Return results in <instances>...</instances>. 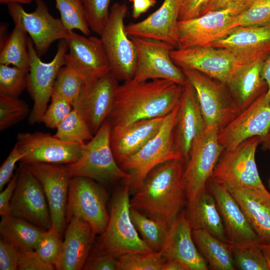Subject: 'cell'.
Returning a JSON list of instances; mask_svg holds the SVG:
<instances>
[{
    "label": "cell",
    "instance_id": "obj_1",
    "mask_svg": "<svg viewBox=\"0 0 270 270\" xmlns=\"http://www.w3.org/2000/svg\"><path fill=\"white\" fill-rule=\"evenodd\" d=\"M184 89V86L166 80L124 81L116 90L107 120L112 127H115L164 116L176 108Z\"/></svg>",
    "mask_w": 270,
    "mask_h": 270
},
{
    "label": "cell",
    "instance_id": "obj_2",
    "mask_svg": "<svg viewBox=\"0 0 270 270\" xmlns=\"http://www.w3.org/2000/svg\"><path fill=\"white\" fill-rule=\"evenodd\" d=\"M182 158L158 166L147 175L130 200V208L161 221L169 228L180 214L186 198Z\"/></svg>",
    "mask_w": 270,
    "mask_h": 270
},
{
    "label": "cell",
    "instance_id": "obj_3",
    "mask_svg": "<svg viewBox=\"0 0 270 270\" xmlns=\"http://www.w3.org/2000/svg\"><path fill=\"white\" fill-rule=\"evenodd\" d=\"M130 188L128 184L114 192L110 218L100 241V254L115 257L129 253L154 252L142 240L130 217Z\"/></svg>",
    "mask_w": 270,
    "mask_h": 270
},
{
    "label": "cell",
    "instance_id": "obj_4",
    "mask_svg": "<svg viewBox=\"0 0 270 270\" xmlns=\"http://www.w3.org/2000/svg\"><path fill=\"white\" fill-rule=\"evenodd\" d=\"M178 102L174 110L165 116L158 132L135 154L120 164L130 176L126 183L130 193H135L142 185L148 173L167 161L182 158L174 142L173 130Z\"/></svg>",
    "mask_w": 270,
    "mask_h": 270
},
{
    "label": "cell",
    "instance_id": "obj_5",
    "mask_svg": "<svg viewBox=\"0 0 270 270\" xmlns=\"http://www.w3.org/2000/svg\"><path fill=\"white\" fill-rule=\"evenodd\" d=\"M111 130L112 126L106 120L93 138L82 144L80 158L66 165L72 177L84 176L104 183L129 178L114 154L110 142Z\"/></svg>",
    "mask_w": 270,
    "mask_h": 270
},
{
    "label": "cell",
    "instance_id": "obj_6",
    "mask_svg": "<svg viewBox=\"0 0 270 270\" xmlns=\"http://www.w3.org/2000/svg\"><path fill=\"white\" fill-rule=\"evenodd\" d=\"M127 12L125 4H114L100 36L110 72L118 80L124 82L134 78L137 59L136 46L126 31L124 19Z\"/></svg>",
    "mask_w": 270,
    "mask_h": 270
},
{
    "label": "cell",
    "instance_id": "obj_7",
    "mask_svg": "<svg viewBox=\"0 0 270 270\" xmlns=\"http://www.w3.org/2000/svg\"><path fill=\"white\" fill-rule=\"evenodd\" d=\"M194 88L207 126L223 128L240 112L226 84L200 72L182 69Z\"/></svg>",
    "mask_w": 270,
    "mask_h": 270
},
{
    "label": "cell",
    "instance_id": "obj_8",
    "mask_svg": "<svg viewBox=\"0 0 270 270\" xmlns=\"http://www.w3.org/2000/svg\"><path fill=\"white\" fill-rule=\"evenodd\" d=\"M262 137L248 138L232 150H224L210 178L222 185L268 190L260 178L256 162V148Z\"/></svg>",
    "mask_w": 270,
    "mask_h": 270
},
{
    "label": "cell",
    "instance_id": "obj_9",
    "mask_svg": "<svg viewBox=\"0 0 270 270\" xmlns=\"http://www.w3.org/2000/svg\"><path fill=\"white\" fill-rule=\"evenodd\" d=\"M30 67L26 88L32 98L34 104L29 115L30 124L42 122L43 115L51 99L53 87L60 68L65 65L68 51L64 40H61L55 56L48 62L41 60L30 38H28Z\"/></svg>",
    "mask_w": 270,
    "mask_h": 270
},
{
    "label": "cell",
    "instance_id": "obj_10",
    "mask_svg": "<svg viewBox=\"0 0 270 270\" xmlns=\"http://www.w3.org/2000/svg\"><path fill=\"white\" fill-rule=\"evenodd\" d=\"M108 196L94 180L84 176L72 177L68 188L66 220L72 217L87 222L95 234H102L110 218L106 209Z\"/></svg>",
    "mask_w": 270,
    "mask_h": 270
},
{
    "label": "cell",
    "instance_id": "obj_11",
    "mask_svg": "<svg viewBox=\"0 0 270 270\" xmlns=\"http://www.w3.org/2000/svg\"><path fill=\"white\" fill-rule=\"evenodd\" d=\"M218 131L215 126H208L192 142L184 172L188 201L206 186L224 150L218 141Z\"/></svg>",
    "mask_w": 270,
    "mask_h": 270
},
{
    "label": "cell",
    "instance_id": "obj_12",
    "mask_svg": "<svg viewBox=\"0 0 270 270\" xmlns=\"http://www.w3.org/2000/svg\"><path fill=\"white\" fill-rule=\"evenodd\" d=\"M136 50V64L134 78L137 82L166 80L184 86L186 77L170 58L174 48L164 42L146 38L130 37Z\"/></svg>",
    "mask_w": 270,
    "mask_h": 270
},
{
    "label": "cell",
    "instance_id": "obj_13",
    "mask_svg": "<svg viewBox=\"0 0 270 270\" xmlns=\"http://www.w3.org/2000/svg\"><path fill=\"white\" fill-rule=\"evenodd\" d=\"M34 11L28 12L18 4H8L9 14L15 24L28 34L39 56L46 54L56 40H65L69 32L60 19L54 18L42 0H36Z\"/></svg>",
    "mask_w": 270,
    "mask_h": 270
},
{
    "label": "cell",
    "instance_id": "obj_14",
    "mask_svg": "<svg viewBox=\"0 0 270 270\" xmlns=\"http://www.w3.org/2000/svg\"><path fill=\"white\" fill-rule=\"evenodd\" d=\"M10 214L23 218L45 230L52 226L43 188L25 164L18 172L16 186L10 202Z\"/></svg>",
    "mask_w": 270,
    "mask_h": 270
},
{
    "label": "cell",
    "instance_id": "obj_15",
    "mask_svg": "<svg viewBox=\"0 0 270 270\" xmlns=\"http://www.w3.org/2000/svg\"><path fill=\"white\" fill-rule=\"evenodd\" d=\"M170 55L181 69L195 70L225 84L243 64L230 51L212 46L174 48Z\"/></svg>",
    "mask_w": 270,
    "mask_h": 270
},
{
    "label": "cell",
    "instance_id": "obj_16",
    "mask_svg": "<svg viewBox=\"0 0 270 270\" xmlns=\"http://www.w3.org/2000/svg\"><path fill=\"white\" fill-rule=\"evenodd\" d=\"M240 12L232 8L210 11L196 18L178 22V47L185 49L212 46L232 30Z\"/></svg>",
    "mask_w": 270,
    "mask_h": 270
},
{
    "label": "cell",
    "instance_id": "obj_17",
    "mask_svg": "<svg viewBox=\"0 0 270 270\" xmlns=\"http://www.w3.org/2000/svg\"><path fill=\"white\" fill-rule=\"evenodd\" d=\"M24 155L23 164H70L80 157L82 144L62 141L42 132H21L16 144Z\"/></svg>",
    "mask_w": 270,
    "mask_h": 270
},
{
    "label": "cell",
    "instance_id": "obj_18",
    "mask_svg": "<svg viewBox=\"0 0 270 270\" xmlns=\"http://www.w3.org/2000/svg\"><path fill=\"white\" fill-rule=\"evenodd\" d=\"M64 40L68 50L65 65L74 69L84 84L111 72L100 37H87L70 31Z\"/></svg>",
    "mask_w": 270,
    "mask_h": 270
},
{
    "label": "cell",
    "instance_id": "obj_19",
    "mask_svg": "<svg viewBox=\"0 0 270 270\" xmlns=\"http://www.w3.org/2000/svg\"><path fill=\"white\" fill-rule=\"evenodd\" d=\"M118 85V80L112 72L84 84L72 106L94 135L111 112Z\"/></svg>",
    "mask_w": 270,
    "mask_h": 270
},
{
    "label": "cell",
    "instance_id": "obj_20",
    "mask_svg": "<svg viewBox=\"0 0 270 270\" xmlns=\"http://www.w3.org/2000/svg\"><path fill=\"white\" fill-rule=\"evenodd\" d=\"M26 165L43 188L48 206L52 226L62 234L66 222L68 188L72 178L66 166L46 163Z\"/></svg>",
    "mask_w": 270,
    "mask_h": 270
},
{
    "label": "cell",
    "instance_id": "obj_21",
    "mask_svg": "<svg viewBox=\"0 0 270 270\" xmlns=\"http://www.w3.org/2000/svg\"><path fill=\"white\" fill-rule=\"evenodd\" d=\"M266 92L218 131V141L224 150L234 149L248 138L266 134L270 128V106L265 99Z\"/></svg>",
    "mask_w": 270,
    "mask_h": 270
},
{
    "label": "cell",
    "instance_id": "obj_22",
    "mask_svg": "<svg viewBox=\"0 0 270 270\" xmlns=\"http://www.w3.org/2000/svg\"><path fill=\"white\" fill-rule=\"evenodd\" d=\"M206 127L194 90L187 80L178 102L173 130L176 148L185 162L193 141Z\"/></svg>",
    "mask_w": 270,
    "mask_h": 270
},
{
    "label": "cell",
    "instance_id": "obj_23",
    "mask_svg": "<svg viewBox=\"0 0 270 270\" xmlns=\"http://www.w3.org/2000/svg\"><path fill=\"white\" fill-rule=\"evenodd\" d=\"M206 186L216 200L228 244L233 246L260 244L258 234L228 190L210 178Z\"/></svg>",
    "mask_w": 270,
    "mask_h": 270
},
{
    "label": "cell",
    "instance_id": "obj_24",
    "mask_svg": "<svg viewBox=\"0 0 270 270\" xmlns=\"http://www.w3.org/2000/svg\"><path fill=\"white\" fill-rule=\"evenodd\" d=\"M182 0H164L156 12L144 20L126 26L130 37L156 40L174 48L178 47V14Z\"/></svg>",
    "mask_w": 270,
    "mask_h": 270
},
{
    "label": "cell",
    "instance_id": "obj_25",
    "mask_svg": "<svg viewBox=\"0 0 270 270\" xmlns=\"http://www.w3.org/2000/svg\"><path fill=\"white\" fill-rule=\"evenodd\" d=\"M212 46L230 51L242 64L265 59L270 53V25L236 27Z\"/></svg>",
    "mask_w": 270,
    "mask_h": 270
},
{
    "label": "cell",
    "instance_id": "obj_26",
    "mask_svg": "<svg viewBox=\"0 0 270 270\" xmlns=\"http://www.w3.org/2000/svg\"><path fill=\"white\" fill-rule=\"evenodd\" d=\"M166 116L112 127L110 146L119 165L138 152L158 132Z\"/></svg>",
    "mask_w": 270,
    "mask_h": 270
},
{
    "label": "cell",
    "instance_id": "obj_27",
    "mask_svg": "<svg viewBox=\"0 0 270 270\" xmlns=\"http://www.w3.org/2000/svg\"><path fill=\"white\" fill-rule=\"evenodd\" d=\"M94 235L89 224L78 218H72L68 222L64 238L54 264L55 269H83Z\"/></svg>",
    "mask_w": 270,
    "mask_h": 270
},
{
    "label": "cell",
    "instance_id": "obj_28",
    "mask_svg": "<svg viewBox=\"0 0 270 270\" xmlns=\"http://www.w3.org/2000/svg\"><path fill=\"white\" fill-rule=\"evenodd\" d=\"M237 202L260 244L270 242V193L253 188L224 185Z\"/></svg>",
    "mask_w": 270,
    "mask_h": 270
},
{
    "label": "cell",
    "instance_id": "obj_29",
    "mask_svg": "<svg viewBox=\"0 0 270 270\" xmlns=\"http://www.w3.org/2000/svg\"><path fill=\"white\" fill-rule=\"evenodd\" d=\"M192 231L185 212H182L169 228L161 252L166 260H179L190 270H207L206 262L195 246Z\"/></svg>",
    "mask_w": 270,
    "mask_h": 270
},
{
    "label": "cell",
    "instance_id": "obj_30",
    "mask_svg": "<svg viewBox=\"0 0 270 270\" xmlns=\"http://www.w3.org/2000/svg\"><path fill=\"white\" fill-rule=\"evenodd\" d=\"M264 60L242 64L226 83L240 112L267 92L268 86L262 75Z\"/></svg>",
    "mask_w": 270,
    "mask_h": 270
},
{
    "label": "cell",
    "instance_id": "obj_31",
    "mask_svg": "<svg viewBox=\"0 0 270 270\" xmlns=\"http://www.w3.org/2000/svg\"><path fill=\"white\" fill-rule=\"evenodd\" d=\"M184 212L192 230H204L228 244L216 200L206 185L194 199L188 201Z\"/></svg>",
    "mask_w": 270,
    "mask_h": 270
},
{
    "label": "cell",
    "instance_id": "obj_32",
    "mask_svg": "<svg viewBox=\"0 0 270 270\" xmlns=\"http://www.w3.org/2000/svg\"><path fill=\"white\" fill-rule=\"evenodd\" d=\"M46 230L18 217L2 216L0 238L20 252L35 250Z\"/></svg>",
    "mask_w": 270,
    "mask_h": 270
},
{
    "label": "cell",
    "instance_id": "obj_33",
    "mask_svg": "<svg viewBox=\"0 0 270 270\" xmlns=\"http://www.w3.org/2000/svg\"><path fill=\"white\" fill-rule=\"evenodd\" d=\"M195 244L214 270H235L232 245L218 239L204 230H192Z\"/></svg>",
    "mask_w": 270,
    "mask_h": 270
},
{
    "label": "cell",
    "instance_id": "obj_34",
    "mask_svg": "<svg viewBox=\"0 0 270 270\" xmlns=\"http://www.w3.org/2000/svg\"><path fill=\"white\" fill-rule=\"evenodd\" d=\"M26 34L20 26L14 25L12 31L0 46V64L29 69Z\"/></svg>",
    "mask_w": 270,
    "mask_h": 270
},
{
    "label": "cell",
    "instance_id": "obj_35",
    "mask_svg": "<svg viewBox=\"0 0 270 270\" xmlns=\"http://www.w3.org/2000/svg\"><path fill=\"white\" fill-rule=\"evenodd\" d=\"M132 222L142 240L154 252L162 248L168 232V228L163 222L146 216L130 208Z\"/></svg>",
    "mask_w": 270,
    "mask_h": 270
},
{
    "label": "cell",
    "instance_id": "obj_36",
    "mask_svg": "<svg viewBox=\"0 0 270 270\" xmlns=\"http://www.w3.org/2000/svg\"><path fill=\"white\" fill-rule=\"evenodd\" d=\"M56 129L54 135L56 138L71 143L83 144L94 136L83 118L73 108Z\"/></svg>",
    "mask_w": 270,
    "mask_h": 270
},
{
    "label": "cell",
    "instance_id": "obj_37",
    "mask_svg": "<svg viewBox=\"0 0 270 270\" xmlns=\"http://www.w3.org/2000/svg\"><path fill=\"white\" fill-rule=\"evenodd\" d=\"M55 2L60 12V19L68 31L78 30L86 36L90 34L91 30L82 0H55Z\"/></svg>",
    "mask_w": 270,
    "mask_h": 270
},
{
    "label": "cell",
    "instance_id": "obj_38",
    "mask_svg": "<svg viewBox=\"0 0 270 270\" xmlns=\"http://www.w3.org/2000/svg\"><path fill=\"white\" fill-rule=\"evenodd\" d=\"M84 84L77 72L72 68L64 65L58 73L51 98H62L72 106Z\"/></svg>",
    "mask_w": 270,
    "mask_h": 270
},
{
    "label": "cell",
    "instance_id": "obj_39",
    "mask_svg": "<svg viewBox=\"0 0 270 270\" xmlns=\"http://www.w3.org/2000/svg\"><path fill=\"white\" fill-rule=\"evenodd\" d=\"M258 242L232 245L235 268L241 270H268Z\"/></svg>",
    "mask_w": 270,
    "mask_h": 270
},
{
    "label": "cell",
    "instance_id": "obj_40",
    "mask_svg": "<svg viewBox=\"0 0 270 270\" xmlns=\"http://www.w3.org/2000/svg\"><path fill=\"white\" fill-rule=\"evenodd\" d=\"M118 270H162L166 259L160 251L129 253L117 258Z\"/></svg>",
    "mask_w": 270,
    "mask_h": 270
},
{
    "label": "cell",
    "instance_id": "obj_41",
    "mask_svg": "<svg viewBox=\"0 0 270 270\" xmlns=\"http://www.w3.org/2000/svg\"><path fill=\"white\" fill-rule=\"evenodd\" d=\"M270 25V0H254L234 18L231 28L237 26H264Z\"/></svg>",
    "mask_w": 270,
    "mask_h": 270
},
{
    "label": "cell",
    "instance_id": "obj_42",
    "mask_svg": "<svg viewBox=\"0 0 270 270\" xmlns=\"http://www.w3.org/2000/svg\"><path fill=\"white\" fill-rule=\"evenodd\" d=\"M28 68L0 64V94L18 98L27 86Z\"/></svg>",
    "mask_w": 270,
    "mask_h": 270
},
{
    "label": "cell",
    "instance_id": "obj_43",
    "mask_svg": "<svg viewBox=\"0 0 270 270\" xmlns=\"http://www.w3.org/2000/svg\"><path fill=\"white\" fill-rule=\"evenodd\" d=\"M30 112L27 104L18 98L0 94V131L20 122Z\"/></svg>",
    "mask_w": 270,
    "mask_h": 270
},
{
    "label": "cell",
    "instance_id": "obj_44",
    "mask_svg": "<svg viewBox=\"0 0 270 270\" xmlns=\"http://www.w3.org/2000/svg\"><path fill=\"white\" fill-rule=\"evenodd\" d=\"M91 30L100 36L108 19L111 0H82Z\"/></svg>",
    "mask_w": 270,
    "mask_h": 270
},
{
    "label": "cell",
    "instance_id": "obj_45",
    "mask_svg": "<svg viewBox=\"0 0 270 270\" xmlns=\"http://www.w3.org/2000/svg\"><path fill=\"white\" fill-rule=\"evenodd\" d=\"M61 236L62 234L52 226L44 232L35 250L38 256L44 262L54 265L62 244Z\"/></svg>",
    "mask_w": 270,
    "mask_h": 270
},
{
    "label": "cell",
    "instance_id": "obj_46",
    "mask_svg": "<svg viewBox=\"0 0 270 270\" xmlns=\"http://www.w3.org/2000/svg\"><path fill=\"white\" fill-rule=\"evenodd\" d=\"M72 105L64 100L58 98H51L42 122L50 128H56L72 110Z\"/></svg>",
    "mask_w": 270,
    "mask_h": 270
},
{
    "label": "cell",
    "instance_id": "obj_47",
    "mask_svg": "<svg viewBox=\"0 0 270 270\" xmlns=\"http://www.w3.org/2000/svg\"><path fill=\"white\" fill-rule=\"evenodd\" d=\"M213 0H182L178 21L199 17L208 12Z\"/></svg>",
    "mask_w": 270,
    "mask_h": 270
},
{
    "label": "cell",
    "instance_id": "obj_48",
    "mask_svg": "<svg viewBox=\"0 0 270 270\" xmlns=\"http://www.w3.org/2000/svg\"><path fill=\"white\" fill-rule=\"evenodd\" d=\"M24 155L15 144L14 147L0 168V190L4 189L6 185L13 177V172L18 161L22 160Z\"/></svg>",
    "mask_w": 270,
    "mask_h": 270
},
{
    "label": "cell",
    "instance_id": "obj_49",
    "mask_svg": "<svg viewBox=\"0 0 270 270\" xmlns=\"http://www.w3.org/2000/svg\"><path fill=\"white\" fill-rule=\"evenodd\" d=\"M54 264L44 262L36 254L35 250L20 252L18 264L19 270H53Z\"/></svg>",
    "mask_w": 270,
    "mask_h": 270
},
{
    "label": "cell",
    "instance_id": "obj_50",
    "mask_svg": "<svg viewBox=\"0 0 270 270\" xmlns=\"http://www.w3.org/2000/svg\"><path fill=\"white\" fill-rule=\"evenodd\" d=\"M20 252L2 238L0 240V270H16Z\"/></svg>",
    "mask_w": 270,
    "mask_h": 270
},
{
    "label": "cell",
    "instance_id": "obj_51",
    "mask_svg": "<svg viewBox=\"0 0 270 270\" xmlns=\"http://www.w3.org/2000/svg\"><path fill=\"white\" fill-rule=\"evenodd\" d=\"M118 259L113 256L100 254L88 260L83 268L86 270H118Z\"/></svg>",
    "mask_w": 270,
    "mask_h": 270
},
{
    "label": "cell",
    "instance_id": "obj_52",
    "mask_svg": "<svg viewBox=\"0 0 270 270\" xmlns=\"http://www.w3.org/2000/svg\"><path fill=\"white\" fill-rule=\"evenodd\" d=\"M18 172L12 178L6 187L0 193V214L3 216L10 214V206L18 180Z\"/></svg>",
    "mask_w": 270,
    "mask_h": 270
},
{
    "label": "cell",
    "instance_id": "obj_53",
    "mask_svg": "<svg viewBox=\"0 0 270 270\" xmlns=\"http://www.w3.org/2000/svg\"><path fill=\"white\" fill-rule=\"evenodd\" d=\"M254 0H213L208 12L227 8H232L242 12Z\"/></svg>",
    "mask_w": 270,
    "mask_h": 270
},
{
    "label": "cell",
    "instance_id": "obj_54",
    "mask_svg": "<svg viewBox=\"0 0 270 270\" xmlns=\"http://www.w3.org/2000/svg\"><path fill=\"white\" fill-rule=\"evenodd\" d=\"M130 1L132 2V16L135 19L147 12L156 2V0H130Z\"/></svg>",
    "mask_w": 270,
    "mask_h": 270
},
{
    "label": "cell",
    "instance_id": "obj_55",
    "mask_svg": "<svg viewBox=\"0 0 270 270\" xmlns=\"http://www.w3.org/2000/svg\"><path fill=\"white\" fill-rule=\"evenodd\" d=\"M262 75L268 86V90L265 94V99L268 104L270 106V53L264 60Z\"/></svg>",
    "mask_w": 270,
    "mask_h": 270
},
{
    "label": "cell",
    "instance_id": "obj_56",
    "mask_svg": "<svg viewBox=\"0 0 270 270\" xmlns=\"http://www.w3.org/2000/svg\"><path fill=\"white\" fill-rule=\"evenodd\" d=\"M162 270H190L183 262L176 258H168L164 262Z\"/></svg>",
    "mask_w": 270,
    "mask_h": 270
},
{
    "label": "cell",
    "instance_id": "obj_57",
    "mask_svg": "<svg viewBox=\"0 0 270 270\" xmlns=\"http://www.w3.org/2000/svg\"><path fill=\"white\" fill-rule=\"evenodd\" d=\"M261 144L262 150L270 151V128L266 134L262 136Z\"/></svg>",
    "mask_w": 270,
    "mask_h": 270
},
{
    "label": "cell",
    "instance_id": "obj_58",
    "mask_svg": "<svg viewBox=\"0 0 270 270\" xmlns=\"http://www.w3.org/2000/svg\"><path fill=\"white\" fill-rule=\"evenodd\" d=\"M34 0H0V2L5 4H27L30 3Z\"/></svg>",
    "mask_w": 270,
    "mask_h": 270
},
{
    "label": "cell",
    "instance_id": "obj_59",
    "mask_svg": "<svg viewBox=\"0 0 270 270\" xmlns=\"http://www.w3.org/2000/svg\"><path fill=\"white\" fill-rule=\"evenodd\" d=\"M260 246L264 254L270 255V242L268 244H260Z\"/></svg>",
    "mask_w": 270,
    "mask_h": 270
},
{
    "label": "cell",
    "instance_id": "obj_60",
    "mask_svg": "<svg viewBox=\"0 0 270 270\" xmlns=\"http://www.w3.org/2000/svg\"><path fill=\"white\" fill-rule=\"evenodd\" d=\"M266 264L268 270H270V255L264 254Z\"/></svg>",
    "mask_w": 270,
    "mask_h": 270
},
{
    "label": "cell",
    "instance_id": "obj_61",
    "mask_svg": "<svg viewBox=\"0 0 270 270\" xmlns=\"http://www.w3.org/2000/svg\"></svg>",
    "mask_w": 270,
    "mask_h": 270
},
{
    "label": "cell",
    "instance_id": "obj_62",
    "mask_svg": "<svg viewBox=\"0 0 270 270\" xmlns=\"http://www.w3.org/2000/svg\"></svg>",
    "mask_w": 270,
    "mask_h": 270
}]
</instances>
